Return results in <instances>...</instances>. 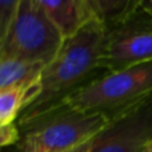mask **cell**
Segmentation results:
<instances>
[{
  "mask_svg": "<svg viewBox=\"0 0 152 152\" xmlns=\"http://www.w3.org/2000/svg\"><path fill=\"white\" fill-rule=\"evenodd\" d=\"M147 61H152V15L139 7L104 29L99 66L108 74Z\"/></svg>",
  "mask_w": 152,
  "mask_h": 152,
  "instance_id": "cell-5",
  "label": "cell"
},
{
  "mask_svg": "<svg viewBox=\"0 0 152 152\" xmlns=\"http://www.w3.org/2000/svg\"><path fill=\"white\" fill-rule=\"evenodd\" d=\"M36 3L64 39L76 34L88 21L83 0H36Z\"/></svg>",
  "mask_w": 152,
  "mask_h": 152,
  "instance_id": "cell-7",
  "label": "cell"
},
{
  "mask_svg": "<svg viewBox=\"0 0 152 152\" xmlns=\"http://www.w3.org/2000/svg\"><path fill=\"white\" fill-rule=\"evenodd\" d=\"M140 7H142L145 12L152 15V0H140Z\"/></svg>",
  "mask_w": 152,
  "mask_h": 152,
  "instance_id": "cell-14",
  "label": "cell"
},
{
  "mask_svg": "<svg viewBox=\"0 0 152 152\" xmlns=\"http://www.w3.org/2000/svg\"><path fill=\"white\" fill-rule=\"evenodd\" d=\"M94 140L95 139H92L91 142L86 143V144H83V145H79V147L74 148V150H69L67 152H92V148H94Z\"/></svg>",
  "mask_w": 152,
  "mask_h": 152,
  "instance_id": "cell-13",
  "label": "cell"
},
{
  "mask_svg": "<svg viewBox=\"0 0 152 152\" xmlns=\"http://www.w3.org/2000/svg\"><path fill=\"white\" fill-rule=\"evenodd\" d=\"M104 29L99 21L88 20L76 34L64 39L56 56L43 69L35 99L19 116L20 128L51 112L75 91L105 74L99 66Z\"/></svg>",
  "mask_w": 152,
  "mask_h": 152,
  "instance_id": "cell-1",
  "label": "cell"
},
{
  "mask_svg": "<svg viewBox=\"0 0 152 152\" xmlns=\"http://www.w3.org/2000/svg\"><path fill=\"white\" fill-rule=\"evenodd\" d=\"M45 64L15 58H0V89L29 88L40 80Z\"/></svg>",
  "mask_w": 152,
  "mask_h": 152,
  "instance_id": "cell-8",
  "label": "cell"
},
{
  "mask_svg": "<svg viewBox=\"0 0 152 152\" xmlns=\"http://www.w3.org/2000/svg\"><path fill=\"white\" fill-rule=\"evenodd\" d=\"M142 152H152V142H151L150 144H148L147 147H145V148H144V150H143Z\"/></svg>",
  "mask_w": 152,
  "mask_h": 152,
  "instance_id": "cell-15",
  "label": "cell"
},
{
  "mask_svg": "<svg viewBox=\"0 0 152 152\" xmlns=\"http://www.w3.org/2000/svg\"><path fill=\"white\" fill-rule=\"evenodd\" d=\"M83 4L88 20H96L107 28L135 12L140 0H83Z\"/></svg>",
  "mask_w": 152,
  "mask_h": 152,
  "instance_id": "cell-9",
  "label": "cell"
},
{
  "mask_svg": "<svg viewBox=\"0 0 152 152\" xmlns=\"http://www.w3.org/2000/svg\"><path fill=\"white\" fill-rule=\"evenodd\" d=\"M152 142V95L111 118L92 152H142Z\"/></svg>",
  "mask_w": 152,
  "mask_h": 152,
  "instance_id": "cell-6",
  "label": "cell"
},
{
  "mask_svg": "<svg viewBox=\"0 0 152 152\" xmlns=\"http://www.w3.org/2000/svg\"><path fill=\"white\" fill-rule=\"evenodd\" d=\"M20 0H0V37L7 32Z\"/></svg>",
  "mask_w": 152,
  "mask_h": 152,
  "instance_id": "cell-11",
  "label": "cell"
},
{
  "mask_svg": "<svg viewBox=\"0 0 152 152\" xmlns=\"http://www.w3.org/2000/svg\"><path fill=\"white\" fill-rule=\"evenodd\" d=\"M150 95H152V61H147L99 76L66 97L52 111L66 108L102 112L112 118Z\"/></svg>",
  "mask_w": 152,
  "mask_h": 152,
  "instance_id": "cell-2",
  "label": "cell"
},
{
  "mask_svg": "<svg viewBox=\"0 0 152 152\" xmlns=\"http://www.w3.org/2000/svg\"><path fill=\"white\" fill-rule=\"evenodd\" d=\"M20 139H21L20 131H19V127L15 123L0 126V144L3 147L15 144V143L20 142Z\"/></svg>",
  "mask_w": 152,
  "mask_h": 152,
  "instance_id": "cell-12",
  "label": "cell"
},
{
  "mask_svg": "<svg viewBox=\"0 0 152 152\" xmlns=\"http://www.w3.org/2000/svg\"><path fill=\"white\" fill-rule=\"evenodd\" d=\"M111 123L102 112L59 108L23 127L18 152H67L91 142Z\"/></svg>",
  "mask_w": 152,
  "mask_h": 152,
  "instance_id": "cell-3",
  "label": "cell"
},
{
  "mask_svg": "<svg viewBox=\"0 0 152 152\" xmlns=\"http://www.w3.org/2000/svg\"><path fill=\"white\" fill-rule=\"evenodd\" d=\"M27 89L24 87L0 89V126L15 123L26 107Z\"/></svg>",
  "mask_w": 152,
  "mask_h": 152,
  "instance_id": "cell-10",
  "label": "cell"
},
{
  "mask_svg": "<svg viewBox=\"0 0 152 152\" xmlns=\"http://www.w3.org/2000/svg\"><path fill=\"white\" fill-rule=\"evenodd\" d=\"M63 42L64 36L36 0H20L7 32L0 37V58H15L47 66Z\"/></svg>",
  "mask_w": 152,
  "mask_h": 152,
  "instance_id": "cell-4",
  "label": "cell"
}]
</instances>
